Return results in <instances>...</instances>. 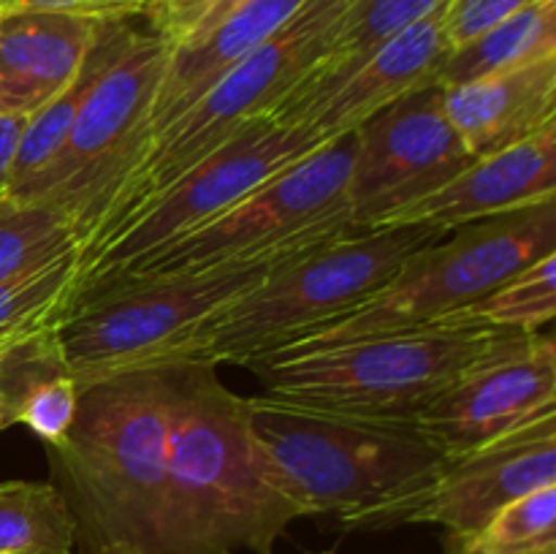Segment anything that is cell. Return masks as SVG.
I'll return each instance as SVG.
<instances>
[{
  "mask_svg": "<svg viewBox=\"0 0 556 554\" xmlns=\"http://www.w3.org/2000/svg\"><path fill=\"white\" fill-rule=\"evenodd\" d=\"M179 369L182 362L130 369L79 391L74 424L63 443L49 449V459L81 554L112 543L185 554L168 492Z\"/></svg>",
  "mask_w": 556,
  "mask_h": 554,
  "instance_id": "cell-1",
  "label": "cell"
},
{
  "mask_svg": "<svg viewBox=\"0 0 556 554\" xmlns=\"http://www.w3.org/2000/svg\"><path fill=\"white\" fill-rule=\"evenodd\" d=\"M168 492L185 554H271L302 519L255 443L248 396L228 389L212 364L179 369Z\"/></svg>",
  "mask_w": 556,
  "mask_h": 554,
  "instance_id": "cell-2",
  "label": "cell"
},
{
  "mask_svg": "<svg viewBox=\"0 0 556 554\" xmlns=\"http://www.w3.org/2000/svg\"><path fill=\"white\" fill-rule=\"evenodd\" d=\"M250 429L302 516H337L348 530H391L443 470L445 456L407 424H380L248 396Z\"/></svg>",
  "mask_w": 556,
  "mask_h": 554,
  "instance_id": "cell-3",
  "label": "cell"
},
{
  "mask_svg": "<svg viewBox=\"0 0 556 554\" xmlns=\"http://www.w3.org/2000/svg\"><path fill=\"white\" fill-rule=\"evenodd\" d=\"M521 331L418 324L329 345L282 348L248 364L264 396L380 424L416 421L478 358Z\"/></svg>",
  "mask_w": 556,
  "mask_h": 554,
  "instance_id": "cell-4",
  "label": "cell"
},
{
  "mask_svg": "<svg viewBox=\"0 0 556 554\" xmlns=\"http://www.w3.org/2000/svg\"><path fill=\"white\" fill-rule=\"evenodd\" d=\"M443 237L424 226L367 228L282 261L201 326L182 362L248 367L282 351L367 302L410 255Z\"/></svg>",
  "mask_w": 556,
  "mask_h": 554,
  "instance_id": "cell-5",
  "label": "cell"
},
{
  "mask_svg": "<svg viewBox=\"0 0 556 554\" xmlns=\"http://www.w3.org/2000/svg\"><path fill=\"white\" fill-rule=\"evenodd\" d=\"M351 3L353 0H307L275 36L217 76L204 96L195 98L141 150L85 248L177 182L244 123L269 117L282 98L326 58Z\"/></svg>",
  "mask_w": 556,
  "mask_h": 554,
  "instance_id": "cell-6",
  "label": "cell"
},
{
  "mask_svg": "<svg viewBox=\"0 0 556 554\" xmlns=\"http://www.w3.org/2000/svg\"><path fill=\"white\" fill-rule=\"evenodd\" d=\"M277 264L128 275L76 297L60 340L79 391L130 369L179 364L201 326Z\"/></svg>",
  "mask_w": 556,
  "mask_h": 554,
  "instance_id": "cell-7",
  "label": "cell"
},
{
  "mask_svg": "<svg viewBox=\"0 0 556 554\" xmlns=\"http://www.w3.org/2000/svg\"><path fill=\"white\" fill-rule=\"evenodd\" d=\"M556 253V199L454 228L402 264L394 280L342 318L288 348L329 345L378 331L440 324Z\"/></svg>",
  "mask_w": 556,
  "mask_h": 554,
  "instance_id": "cell-8",
  "label": "cell"
},
{
  "mask_svg": "<svg viewBox=\"0 0 556 554\" xmlns=\"http://www.w3.org/2000/svg\"><path fill=\"white\" fill-rule=\"evenodd\" d=\"M353 152L356 130L326 141L320 150L271 177L220 217L144 255L109 280L128 275L277 264L353 234L356 228L348 215Z\"/></svg>",
  "mask_w": 556,
  "mask_h": 554,
  "instance_id": "cell-9",
  "label": "cell"
},
{
  "mask_svg": "<svg viewBox=\"0 0 556 554\" xmlns=\"http://www.w3.org/2000/svg\"><path fill=\"white\" fill-rule=\"evenodd\" d=\"M139 20L92 85L52 166L16 199V204H41L65 217L81 250L144 150L147 119L172 58L174 43L147 16L144 25Z\"/></svg>",
  "mask_w": 556,
  "mask_h": 554,
  "instance_id": "cell-10",
  "label": "cell"
},
{
  "mask_svg": "<svg viewBox=\"0 0 556 554\" xmlns=\"http://www.w3.org/2000/svg\"><path fill=\"white\" fill-rule=\"evenodd\" d=\"M324 144L313 130L288 128L269 117L244 123L177 182L81 250L76 297L212 223Z\"/></svg>",
  "mask_w": 556,
  "mask_h": 554,
  "instance_id": "cell-11",
  "label": "cell"
},
{
  "mask_svg": "<svg viewBox=\"0 0 556 554\" xmlns=\"http://www.w3.org/2000/svg\"><path fill=\"white\" fill-rule=\"evenodd\" d=\"M472 161L445 112L443 87L427 85L400 98L356 128L348 179L351 226L356 231L378 228Z\"/></svg>",
  "mask_w": 556,
  "mask_h": 554,
  "instance_id": "cell-12",
  "label": "cell"
},
{
  "mask_svg": "<svg viewBox=\"0 0 556 554\" xmlns=\"http://www.w3.org/2000/svg\"><path fill=\"white\" fill-rule=\"evenodd\" d=\"M556 413L552 335H516L478 358L410 424L451 459Z\"/></svg>",
  "mask_w": 556,
  "mask_h": 554,
  "instance_id": "cell-13",
  "label": "cell"
},
{
  "mask_svg": "<svg viewBox=\"0 0 556 554\" xmlns=\"http://www.w3.org/2000/svg\"><path fill=\"white\" fill-rule=\"evenodd\" d=\"M556 483V413L505 438L445 459L443 470L396 516L402 525H440L472 538L510 500Z\"/></svg>",
  "mask_w": 556,
  "mask_h": 554,
  "instance_id": "cell-14",
  "label": "cell"
},
{
  "mask_svg": "<svg viewBox=\"0 0 556 554\" xmlns=\"http://www.w3.org/2000/svg\"><path fill=\"white\" fill-rule=\"evenodd\" d=\"M443 11H434L400 36L389 38L334 85L299 101L282 103L269 119L288 128L313 130L318 139L331 141L356 130L400 98L434 85L440 65L451 54V43L443 30Z\"/></svg>",
  "mask_w": 556,
  "mask_h": 554,
  "instance_id": "cell-15",
  "label": "cell"
},
{
  "mask_svg": "<svg viewBox=\"0 0 556 554\" xmlns=\"http://www.w3.org/2000/svg\"><path fill=\"white\" fill-rule=\"evenodd\" d=\"M556 199V123L494 155L476 158L434 193L391 215L386 226H424L454 231L525 206Z\"/></svg>",
  "mask_w": 556,
  "mask_h": 554,
  "instance_id": "cell-16",
  "label": "cell"
},
{
  "mask_svg": "<svg viewBox=\"0 0 556 554\" xmlns=\"http://www.w3.org/2000/svg\"><path fill=\"white\" fill-rule=\"evenodd\" d=\"M101 22L60 11H0V114L30 117L74 81Z\"/></svg>",
  "mask_w": 556,
  "mask_h": 554,
  "instance_id": "cell-17",
  "label": "cell"
},
{
  "mask_svg": "<svg viewBox=\"0 0 556 554\" xmlns=\"http://www.w3.org/2000/svg\"><path fill=\"white\" fill-rule=\"evenodd\" d=\"M443 103L472 158L508 150L556 123V58L443 87Z\"/></svg>",
  "mask_w": 556,
  "mask_h": 554,
  "instance_id": "cell-18",
  "label": "cell"
},
{
  "mask_svg": "<svg viewBox=\"0 0 556 554\" xmlns=\"http://www.w3.org/2000/svg\"><path fill=\"white\" fill-rule=\"evenodd\" d=\"M307 0H242L228 16L193 41L177 43L168 58L166 74L155 92L147 119L144 147L177 119L206 87L226 74L237 60L275 36ZM141 155V152H139Z\"/></svg>",
  "mask_w": 556,
  "mask_h": 554,
  "instance_id": "cell-19",
  "label": "cell"
},
{
  "mask_svg": "<svg viewBox=\"0 0 556 554\" xmlns=\"http://www.w3.org/2000/svg\"><path fill=\"white\" fill-rule=\"evenodd\" d=\"M79 405V383L65 356L60 326L20 337L0 351V407L47 449L63 443Z\"/></svg>",
  "mask_w": 556,
  "mask_h": 554,
  "instance_id": "cell-20",
  "label": "cell"
},
{
  "mask_svg": "<svg viewBox=\"0 0 556 554\" xmlns=\"http://www.w3.org/2000/svg\"><path fill=\"white\" fill-rule=\"evenodd\" d=\"M134 20H106L98 27V36L92 41L90 52H87L85 63H81L79 74L74 76L68 87L60 92L58 98L47 103V106L38 109L36 114H30L22 130L20 150H16L14 168H11L9 185H5V199L16 201L58 158V152L63 150L65 139H68L71 128H74V119L79 114L81 103L90 96L92 85L98 81V76L103 74L109 63L114 60V54L123 49L125 38H128Z\"/></svg>",
  "mask_w": 556,
  "mask_h": 554,
  "instance_id": "cell-21",
  "label": "cell"
},
{
  "mask_svg": "<svg viewBox=\"0 0 556 554\" xmlns=\"http://www.w3.org/2000/svg\"><path fill=\"white\" fill-rule=\"evenodd\" d=\"M546 58H556V0H535L472 41L451 49L434 85H465Z\"/></svg>",
  "mask_w": 556,
  "mask_h": 554,
  "instance_id": "cell-22",
  "label": "cell"
},
{
  "mask_svg": "<svg viewBox=\"0 0 556 554\" xmlns=\"http://www.w3.org/2000/svg\"><path fill=\"white\" fill-rule=\"evenodd\" d=\"M448 3L451 0H353L348 14L342 16V25L326 58L309 71L307 79L299 81L282 98V103L299 101V98L313 96V92L334 85L348 71L356 68L364 58H369L375 49L383 47L389 38L400 36L402 30L427 20L429 14L445 9Z\"/></svg>",
  "mask_w": 556,
  "mask_h": 554,
  "instance_id": "cell-23",
  "label": "cell"
},
{
  "mask_svg": "<svg viewBox=\"0 0 556 554\" xmlns=\"http://www.w3.org/2000/svg\"><path fill=\"white\" fill-rule=\"evenodd\" d=\"M76 521L52 481L0 483V554H74Z\"/></svg>",
  "mask_w": 556,
  "mask_h": 554,
  "instance_id": "cell-24",
  "label": "cell"
},
{
  "mask_svg": "<svg viewBox=\"0 0 556 554\" xmlns=\"http://www.w3.org/2000/svg\"><path fill=\"white\" fill-rule=\"evenodd\" d=\"M79 288V250L0 280V351L20 337L60 326Z\"/></svg>",
  "mask_w": 556,
  "mask_h": 554,
  "instance_id": "cell-25",
  "label": "cell"
},
{
  "mask_svg": "<svg viewBox=\"0 0 556 554\" xmlns=\"http://www.w3.org/2000/svg\"><path fill=\"white\" fill-rule=\"evenodd\" d=\"M556 315V253L543 255L532 266L521 269L503 286L489 291L478 302L456 310L440 324L494 326V329L535 335Z\"/></svg>",
  "mask_w": 556,
  "mask_h": 554,
  "instance_id": "cell-26",
  "label": "cell"
},
{
  "mask_svg": "<svg viewBox=\"0 0 556 554\" xmlns=\"http://www.w3.org/2000/svg\"><path fill=\"white\" fill-rule=\"evenodd\" d=\"M79 250L74 228L65 217L41 204L0 201V280L30 272Z\"/></svg>",
  "mask_w": 556,
  "mask_h": 554,
  "instance_id": "cell-27",
  "label": "cell"
},
{
  "mask_svg": "<svg viewBox=\"0 0 556 554\" xmlns=\"http://www.w3.org/2000/svg\"><path fill=\"white\" fill-rule=\"evenodd\" d=\"M472 541L503 554H527L556 546V483L532 489L505 503Z\"/></svg>",
  "mask_w": 556,
  "mask_h": 554,
  "instance_id": "cell-28",
  "label": "cell"
},
{
  "mask_svg": "<svg viewBox=\"0 0 556 554\" xmlns=\"http://www.w3.org/2000/svg\"><path fill=\"white\" fill-rule=\"evenodd\" d=\"M530 3L535 0H451L443 11L445 38L451 49L462 47Z\"/></svg>",
  "mask_w": 556,
  "mask_h": 554,
  "instance_id": "cell-29",
  "label": "cell"
},
{
  "mask_svg": "<svg viewBox=\"0 0 556 554\" xmlns=\"http://www.w3.org/2000/svg\"><path fill=\"white\" fill-rule=\"evenodd\" d=\"M155 0H0V11L36 9L60 11V14L87 16V20H134L147 16Z\"/></svg>",
  "mask_w": 556,
  "mask_h": 554,
  "instance_id": "cell-30",
  "label": "cell"
},
{
  "mask_svg": "<svg viewBox=\"0 0 556 554\" xmlns=\"http://www.w3.org/2000/svg\"><path fill=\"white\" fill-rule=\"evenodd\" d=\"M204 5L206 0H155L152 9L147 11V22L161 30L168 41L179 43L193 30Z\"/></svg>",
  "mask_w": 556,
  "mask_h": 554,
  "instance_id": "cell-31",
  "label": "cell"
},
{
  "mask_svg": "<svg viewBox=\"0 0 556 554\" xmlns=\"http://www.w3.org/2000/svg\"><path fill=\"white\" fill-rule=\"evenodd\" d=\"M27 117L16 114H0V199H5V185H9L11 168H14L16 150H20L22 130Z\"/></svg>",
  "mask_w": 556,
  "mask_h": 554,
  "instance_id": "cell-32",
  "label": "cell"
},
{
  "mask_svg": "<svg viewBox=\"0 0 556 554\" xmlns=\"http://www.w3.org/2000/svg\"><path fill=\"white\" fill-rule=\"evenodd\" d=\"M239 3H242V0H206L204 11H201V16H199V22H195V25H193V30H190L188 36H185L182 41H179V43H185V41H193V38L204 36V33L210 30V27H215L217 22L223 20V16H228V14H231V11L237 9ZM174 47H177V43H174Z\"/></svg>",
  "mask_w": 556,
  "mask_h": 554,
  "instance_id": "cell-33",
  "label": "cell"
},
{
  "mask_svg": "<svg viewBox=\"0 0 556 554\" xmlns=\"http://www.w3.org/2000/svg\"><path fill=\"white\" fill-rule=\"evenodd\" d=\"M443 554H503V552H492V549L478 546L472 538H462V536H448L445 541V552ZM527 554H556V546L541 549V552H527Z\"/></svg>",
  "mask_w": 556,
  "mask_h": 554,
  "instance_id": "cell-34",
  "label": "cell"
},
{
  "mask_svg": "<svg viewBox=\"0 0 556 554\" xmlns=\"http://www.w3.org/2000/svg\"><path fill=\"white\" fill-rule=\"evenodd\" d=\"M96 554H144V552H139V549L134 546H125V543H112V546L98 549Z\"/></svg>",
  "mask_w": 556,
  "mask_h": 554,
  "instance_id": "cell-35",
  "label": "cell"
},
{
  "mask_svg": "<svg viewBox=\"0 0 556 554\" xmlns=\"http://www.w3.org/2000/svg\"><path fill=\"white\" fill-rule=\"evenodd\" d=\"M11 424H9V418H5V413H3V407H0V432H3V429H9Z\"/></svg>",
  "mask_w": 556,
  "mask_h": 554,
  "instance_id": "cell-36",
  "label": "cell"
},
{
  "mask_svg": "<svg viewBox=\"0 0 556 554\" xmlns=\"http://www.w3.org/2000/svg\"><path fill=\"white\" fill-rule=\"evenodd\" d=\"M318 554H337L334 549H326V552H318Z\"/></svg>",
  "mask_w": 556,
  "mask_h": 554,
  "instance_id": "cell-37",
  "label": "cell"
},
{
  "mask_svg": "<svg viewBox=\"0 0 556 554\" xmlns=\"http://www.w3.org/2000/svg\"><path fill=\"white\" fill-rule=\"evenodd\" d=\"M0 201H3V199H0Z\"/></svg>",
  "mask_w": 556,
  "mask_h": 554,
  "instance_id": "cell-38",
  "label": "cell"
}]
</instances>
